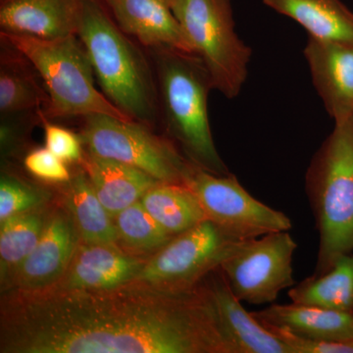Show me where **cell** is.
I'll return each mask as SVG.
<instances>
[{"label": "cell", "instance_id": "obj_1", "mask_svg": "<svg viewBox=\"0 0 353 353\" xmlns=\"http://www.w3.org/2000/svg\"><path fill=\"white\" fill-rule=\"evenodd\" d=\"M1 294L0 353H236L205 279Z\"/></svg>", "mask_w": 353, "mask_h": 353}, {"label": "cell", "instance_id": "obj_2", "mask_svg": "<svg viewBox=\"0 0 353 353\" xmlns=\"http://www.w3.org/2000/svg\"><path fill=\"white\" fill-rule=\"evenodd\" d=\"M76 34L104 97L129 119L154 127L160 110L152 59L118 27L101 0H82Z\"/></svg>", "mask_w": 353, "mask_h": 353}, {"label": "cell", "instance_id": "obj_3", "mask_svg": "<svg viewBox=\"0 0 353 353\" xmlns=\"http://www.w3.org/2000/svg\"><path fill=\"white\" fill-rule=\"evenodd\" d=\"M148 52L157 77L160 119L167 132L192 163L216 175H227L209 123L208 94L214 88L201 60L168 48Z\"/></svg>", "mask_w": 353, "mask_h": 353}, {"label": "cell", "instance_id": "obj_4", "mask_svg": "<svg viewBox=\"0 0 353 353\" xmlns=\"http://www.w3.org/2000/svg\"><path fill=\"white\" fill-rule=\"evenodd\" d=\"M319 252L313 276L326 273L353 250V116L334 122L307 175Z\"/></svg>", "mask_w": 353, "mask_h": 353}, {"label": "cell", "instance_id": "obj_5", "mask_svg": "<svg viewBox=\"0 0 353 353\" xmlns=\"http://www.w3.org/2000/svg\"><path fill=\"white\" fill-rule=\"evenodd\" d=\"M0 39L20 51L38 72L48 95L43 110L48 119L105 114L131 120L97 90L90 58L77 34L39 39L0 32Z\"/></svg>", "mask_w": 353, "mask_h": 353}, {"label": "cell", "instance_id": "obj_6", "mask_svg": "<svg viewBox=\"0 0 353 353\" xmlns=\"http://www.w3.org/2000/svg\"><path fill=\"white\" fill-rule=\"evenodd\" d=\"M170 4L213 88L228 99L238 97L248 78L252 50L234 29L232 0H170Z\"/></svg>", "mask_w": 353, "mask_h": 353}, {"label": "cell", "instance_id": "obj_7", "mask_svg": "<svg viewBox=\"0 0 353 353\" xmlns=\"http://www.w3.org/2000/svg\"><path fill=\"white\" fill-rule=\"evenodd\" d=\"M80 137L85 152L130 165L161 183H183L189 160L152 128L105 114L83 118Z\"/></svg>", "mask_w": 353, "mask_h": 353}, {"label": "cell", "instance_id": "obj_8", "mask_svg": "<svg viewBox=\"0 0 353 353\" xmlns=\"http://www.w3.org/2000/svg\"><path fill=\"white\" fill-rule=\"evenodd\" d=\"M183 183L196 194L206 219L240 240L290 231L287 215L254 199L236 176L216 175L190 162Z\"/></svg>", "mask_w": 353, "mask_h": 353}, {"label": "cell", "instance_id": "obj_9", "mask_svg": "<svg viewBox=\"0 0 353 353\" xmlns=\"http://www.w3.org/2000/svg\"><path fill=\"white\" fill-rule=\"evenodd\" d=\"M296 248L289 231L241 240L219 268L241 303H273L282 290L296 284L292 259Z\"/></svg>", "mask_w": 353, "mask_h": 353}, {"label": "cell", "instance_id": "obj_10", "mask_svg": "<svg viewBox=\"0 0 353 353\" xmlns=\"http://www.w3.org/2000/svg\"><path fill=\"white\" fill-rule=\"evenodd\" d=\"M240 241L203 220L146 260L136 280L175 289L194 287L219 268Z\"/></svg>", "mask_w": 353, "mask_h": 353}, {"label": "cell", "instance_id": "obj_11", "mask_svg": "<svg viewBox=\"0 0 353 353\" xmlns=\"http://www.w3.org/2000/svg\"><path fill=\"white\" fill-rule=\"evenodd\" d=\"M81 238L63 205L53 208L38 245L14 272L1 292L50 290L63 278Z\"/></svg>", "mask_w": 353, "mask_h": 353}, {"label": "cell", "instance_id": "obj_12", "mask_svg": "<svg viewBox=\"0 0 353 353\" xmlns=\"http://www.w3.org/2000/svg\"><path fill=\"white\" fill-rule=\"evenodd\" d=\"M150 257L112 243L81 241L63 278L50 290H106L136 280Z\"/></svg>", "mask_w": 353, "mask_h": 353}, {"label": "cell", "instance_id": "obj_13", "mask_svg": "<svg viewBox=\"0 0 353 353\" xmlns=\"http://www.w3.org/2000/svg\"><path fill=\"white\" fill-rule=\"evenodd\" d=\"M118 27L146 50L194 54L172 10L170 0H101Z\"/></svg>", "mask_w": 353, "mask_h": 353}, {"label": "cell", "instance_id": "obj_14", "mask_svg": "<svg viewBox=\"0 0 353 353\" xmlns=\"http://www.w3.org/2000/svg\"><path fill=\"white\" fill-rule=\"evenodd\" d=\"M313 83L334 122L353 116V44L309 37L303 50Z\"/></svg>", "mask_w": 353, "mask_h": 353}, {"label": "cell", "instance_id": "obj_15", "mask_svg": "<svg viewBox=\"0 0 353 353\" xmlns=\"http://www.w3.org/2000/svg\"><path fill=\"white\" fill-rule=\"evenodd\" d=\"M82 0H0V32L39 39L77 34Z\"/></svg>", "mask_w": 353, "mask_h": 353}, {"label": "cell", "instance_id": "obj_16", "mask_svg": "<svg viewBox=\"0 0 353 353\" xmlns=\"http://www.w3.org/2000/svg\"><path fill=\"white\" fill-rule=\"evenodd\" d=\"M221 324L236 353H290L282 341L241 305L220 268L205 277Z\"/></svg>", "mask_w": 353, "mask_h": 353}, {"label": "cell", "instance_id": "obj_17", "mask_svg": "<svg viewBox=\"0 0 353 353\" xmlns=\"http://www.w3.org/2000/svg\"><path fill=\"white\" fill-rule=\"evenodd\" d=\"M264 326L282 327L292 333L317 341H353V312L292 303H272L252 312Z\"/></svg>", "mask_w": 353, "mask_h": 353}, {"label": "cell", "instance_id": "obj_18", "mask_svg": "<svg viewBox=\"0 0 353 353\" xmlns=\"http://www.w3.org/2000/svg\"><path fill=\"white\" fill-rule=\"evenodd\" d=\"M81 166L99 201L113 218L141 201L148 190L161 183L130 165L97 157L85 150Z\"/></svg>", "mask_w": 353, "mask_h": 353}, {"label": "cell", "instance_id": "obj_19", "mask_svg": "<svg viewBox=\"0 0 353 353\" xmlns=\"http://www.w3.org/2000/svg\"><path fill=\"white\" fill-rule=\"evenodd\" d=\"M0 115L44 110L48 95L34 65L0 39Z\"/></svg>", "mask_w": 353, "mask_h": 353}, {"label": "cell", "instance_id": "obj_20", "mask_svg": "<svg viewBox=\"0 0 353 353\" xmlns=\"http://www.w3.org/2000/svg\"><path fill=\"white\" fill-rule=\"evenodd\" d=\"M287 16L311 38L353 44V12L341 0H262Z\"/></svg>", "mask_w": 353, "mask_h": 353}, {"label": "cell", "instance_id": "obj_21", "mask_svg": "<svg viewBox=\"0 0 353 353\" xmlns=\"http://www.w3.org/2000/svg\"><path fill=\"white\" fill-rule=\"evenodd\" d=\"M62 199V205L75 223L81 241L118 245L114 218L99 201L83 168L64 183Z\"/></svg>", "mask_w": 353, "mask_h": 353}, {"label": "cell", "instance_id": "obj_22", "mask_svg": "<svg viewBox=\"0 0 353 353\" xmlns=\"http://www.w3.org/2000/svg\"><path fill=\"white\" fill-rule=\"evenodd\" d=\"M141 202L172 236H178L206 219L196 194L185 183H157Z\"/></svg>", "mask_w": 353, "mask_h": 353}, {"label": "cell", "instance_id": "obj_23", "mask_svg": "<svg viewBox=\"0 0 353 353\" xmlns=\"http://www.w3.org/2000/svg\"><path fill=\"white\" fill-rule=\"evenodd\" d=\"M292 303L353 312V254L341 255L320 276H311L290 288Z\"/></svg>", "mask_w": 353, "mask_h": 353}, {"label": "cell", "instance_id": "obj_24", "mask_svg": "<svg viewBox=\"0 0 353 353\" xmlns=\"http://www.w3.org/2000/svg\"><path fill=\"white\" fill-rule=\"evenodd\" d=\"M52 208L48 204L0 222L1 288L38 245Z\"/></svg>", "mask_w": 353, "mask_h": 353}, {"label": "cell", "instance_id": "obj_25", "mask_svg": "<svg viewBox=\"0 0 353 353\" xmlns=\"http://www.w3.org/2000/svg\"><path fill=\"white\" fill-rule=\"evenodd\" d=\"M118 245L139 256L150 257L175 238L153 219L141 201L114 218Z\"/></svg>", "mask_w": 353, "mask_h": 353}, {"label": "cell", "instance_id": "obj_26", "mask_svg": "<svg viewBox=\"0 0 353 353\" xmlns=\"http://www.w3.org/2000/svg\"><path fill=\"white\" fill-rule=\"evenodd\" d=\"M50 192L8 172L0 179V222L50 204Z\"/></svg>", "mask_w": 353, "mask_h": 353}, {"label": "cell", "instance_id": "obj_27", "mask_svg": "<svg viewBox=\"0 0 353 353\" xmlns=\"http://www.w3.org/2000/svg\"><path fill=\"white\" fill-rule=\"evenodd\" d=\"M46 148L67 164H82L85 157L80 134L51 122L41 112Z\"/></svg>", "mask_w": 353, "mask_h": 353}, {"label": "cell", "instance_id": "obj_28", "mask_svg": "<svg viewBox=\"0 0 353 353\" xmlns=\"http://www.w3.org/2000/svg\"><path fill=\"white\" fill-rule=\"evenodd\" d=\"M23 163L26 170L31 175L46 183L64 185L73 176L67 163L53 154L46 146L30 150L25 155Z\"/></svg>", "mask_w": 353, "mask_h": 353}, {"label": "cell", "instance_id": "obj_29", "mask_svg": "<svg viewBox=\"0 0 353 353\" xmlns=\"http://www.w3.org/2000/svg\"><path fill=\"white\" fill-rule=\"evenodd\" d=\"M264 326V325H263ZM283 341L290 353H353V341H317L304 338L282 327L264 326Z\"/></svg>", "mask_w": 353, "mask_h": 353}]
</instances>
